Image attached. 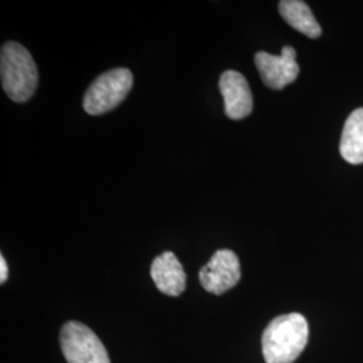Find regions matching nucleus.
<instances>
[{
	"instance_id": "7",
	"label": "nucleus",
	"mask_w": 363,
	"mask_h": 363,
	"mask_svg": "<svg viewBox=\"0 0 363 363\" xmlns=\"http://www.w3.org/2000/svg\"><path fill=\"white\" fill-rule=\"evenodd\" d=\"M220 91L225 113L233 120L249 116L253 111V96L247 78L235 70H226L220 78Z\"/></svg>"
},
{
	"instance_id": "6",
	"label": "nucleus",
	"mask_w": 363,
	"mask_h": 363,
	"mask_svg": "<svg viewBox=\"0 0 363 363\" xmlns=\"http://www.w3.org/2000/svg\"><path fill=\"white\" fill-rule=\"evenodd\" d=\"M255 64L262 82L274 91H280L292 84L300 72L296 62V50L291 46H284L280 55L259 52L255 55Z\"/></svg>"
},
{
	"instance_id": "3",
	"label": "nucleus",
	"mask_w": 363,
	"mask_h": 363,
	"mask_svg": "<svg viewBox=\"0 0 363 363\" xmlns=\"http://www.w3.org/2000/svg\"><path fill=\"white\" fill-rule=\"evenodd\" d=\"M133 85L130 69L117 67L96 78L84 96V109L91 116L112 111L120 104Z\"/></svg>"
},
{
	"instance_id": "5",
	"label": "nucleus",
	"mask_w": 363,
	"mask_h": 363,
	"mask_svg": "<svg viewBox=\"0 0 363 363\" xmlns=\"http://www.w3.org/2000/svg\"><path fill=\"white\" fill-rule=\"evenodd\" d=\"M241 279V267L237 255L229 249H220L199 271L202 286L214 295H222L237 286Z\"/></svg>"
},
{
	"instance_id": "2",
	"label": "nucleus",
	"mask_w": 363,
	"mask_h": 363,
	"mask_svg": "<svg viewBox=\"0 0 363 363\" xmlns=\"http://www.w3.org/2000/svg\"><path fill=\"white\" fill-rule=\"evenodd\" d=\"M1 86L15 103L31 99L38 86V69L33 55L18 42H7L0 52Z\"/></svg>"
},
{
	"instance_id": "11",
	"label": "nucleus",
	"mask_w": 363,
	"mask_h": 363,
	"mask_svg": "<svg viewBox=\"0 0 363 363\" xmlns=\"http://www.w3.org/2000/svg\"><path fill=\"white\" fill-rule=\"evenodd\" d=\"M7 277H9V267H7L6 259L1 256V257H0V283L4 284L6 280H7Z\"/></svg>"
},
{
	"instance_id": "8",
	"label": "nucleus",
	"mask_w": 363,
	"mask_h": 363,
	"mask_svg": "<svg viewBox=\"0 0 363 363\" xmlns=\"http://www.w3.org/2000/svg\"><path fill=\"white\" fill-rule=\"evenodd\" d=\"M151 277L157 289L169 296H179L186 288V273L172 252H164L152 261Z\"/></svg>"
},
{
	"instance_id": "4",
	"label": "nucleus",
	"mask_w": 363,
	"mask_h": 363,
	"mask_svg": "<svg viewBox=\"0 0 363 363\" xmlns=\"http://www.w3.org/2000/svg\"><path fill=\"white\" fill-rule=\"evenodd\" d=\"M60 340L67 363H111L103 342L79 322L65 323Z\"/></svg>"
},
{
	"instance_id": "1",
	"label": "nucleus",
	"mask_w": 363,
	"mask_h": 363,
	"mask_svg": "<svg viewBox=\"0 0 363 363\" xmlns=\"http://www.w3.org/2000/svg\"><path fill=\"white\" fill-rule=\"evenodd\" d=\"M308 337V323L301 313L292 312L274 318L262 334L265 362H295L306 349Z\"/></svg>"
},
{
	"instance_id": "9",
	"label": "nucleus",
	"mask_w": 363,
	"mask_h": 363,
	"mask_svg": "<svg viewBox=\"0 0 363 363\" xmlns=\"http://www.w3.org/2000/svg\"><path fill=\"white\" fill-rule=\"evenodd\" d=\"M279 11L289 26L308 38H319L322 35V27L316 22L307 3L301 0H283L279 3Z\"/></svg>"
},
{
	"instance_id": "10",
	"label": "nucleus",
	"mask_w": 363,
	"mask_h": 363,
	"mask_svg": "<svg viewBox=\"0 0 363 363\" xmlns=\"http://www.w3.org/2000/svg\"><path fill=\"white\" fill-rule=\"evenodd\" d=\"M339 151L351 164L363 163V108L355 109L346 120Z\"/></svg>"
}]
</instances>
